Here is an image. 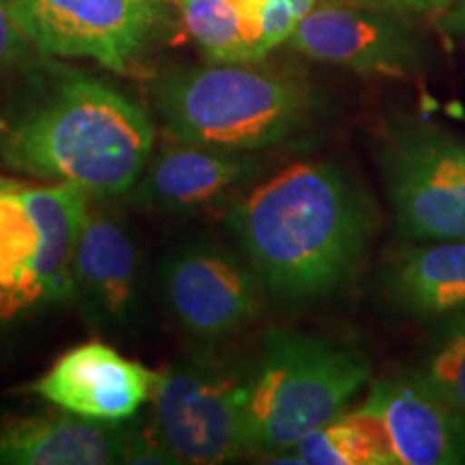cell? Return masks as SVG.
I'll use <instances>...</instances> for the list:
<instances>
[{
    "label": "cell",
    "mask_w": 465,
    "mask_h": 465,
    "mask_svg": "<svg viewBox=\"0 0 465 465\" xmlns=\"http://www.w3.org/2000/svg\"><path fill=\"white\" fill-rule=\"evenodd\" d=\"M89 196L74 183L22 188V199L39 231L35 274L42 302H69L78 295L74 263L80 231L89 216Z\"/></svg>",
    "instance_id": "15"
},
{
    "label": "cell",
    "mask_w": 465,
    "mask_h": 465,
    "mask_svg": "<svg viewBox=\"0 0 465 465\" xmlns=\"http://www.w3.org/2000/svg\"><path fill=\"white\" fill-rule=\"evenodd\" d=\"M399 3H405V5H414V7H424V9H444L446 3L449 0H399Z\"/></svg>",
    "instance_id": "23"
},
{
    "label": "cell",
    "mask_w": 465,
    "mask_h": 465,
    "mask_svg": "<svg viewBox=\"0 0 465 465\" xmlns=\"http://www.w3.org/2000/svg\"><path fill=\"white\" fill-rule=\"evenodd\" d=\"M392 304L407 315L440 322L465 308V240L414 242L386 267Z\"/></svg>",
    "instance_id": "14"
},
{
    "label": "cell",
    "mask_w": 465,
    "mask_h": 465,
    "mask_svg": "<svg viewBox=\"0 0 465 465\" xmlns=\"http://www.w3.org/2000/svg\"><path fill=\"white\" fill-rule=\"evenodd\" d=\"M160 373L104 342L69 349L31 386V392L86 420L119 424L158 391Z\"/></svg>",
    "instance_id": "9"
},
{
    "label": "cell",
    "mask_w": 465,
    "mask_h": 465,
    "mask_svg": "<svg viewBox=\"0 0 465 465\" xmlns=\"http://www.w3.org/2000/svg\"><path fill=\"white\" fill-rule=\"evenodd\" d=\"M42 54L93 58L127 74L153 28V0H3Z\"/></svg>",
    "instance_id": "7"
},
{
    "label": "cell",
    "mask_w": 465,
    "mask_h": 465,
    "mask_svg": "<svg viewBox=\"0 0 465 465\" xmlns=\"http://www.w3.org/2000/svg\"><path fill=\"white\" fill-rule=\"evenodd\" d=\"M162 289L173 317L201 339L235 332L259 311L257 278L218 248L174 252L162 270Z\"/></svg>",
    "instance_id": "8"
},
{
    "label": "cell",
    "mask_w": 465,
    "mask_h": 465,
    "mask_svg": "<svg viewBox=\"0 0 465 465\" xmlns=\"http://www.w3.org/2000/svg\"><path fill=\"white\" fill-rule=\"evenodd\" d=\"M289 42L308 58L360 74L407 78L424 63L420 44L399 22L373 11L336 5L312 9Z\"/></svg>",
    "instance_id": "11"
},
{
    "label": "cell",
    "mask_w": 465,
    "mask_h": 465,
    "mask_svg": "<svg viewBox=\"0 0 465 465\" xmlns=\"http://www.w3.org/2000/svg\"><path fill=\"white\" fill-rule=\"evenodd\" d=\"M369 377L371 364L358 349L298 330H267L246 373L248 452H287L341 416Z\"/></svg>",
    "instance_id": "3"
},
{
    "label": "cell",
    "mask_w": 465,
    "mask_h": 465,
    "mask_svg": "<svg viewBox=\"0 0 465 465\" xmlns=\"http://www.w3.org/2000/svg\"><path fill=\"white\" fill-rule=\"evenodd\" d=\"M250 168L252 162L240 151L182 143L149 162L134 196L144 205L196 207L235 188Z\"/></svg>",
    "instance_id": "13"
},
{
    "label": "cell",
    "mask_w": 465,
    "mask_h": 465,
    "mask_svg": "<svg viewBox=\"0 0 465 465\" xmlns=\"http://www.w3.org/2000/svg\"><path fill=\"white\" fill-rule=\"evenodd\" d=\"M377 162L394 224L410 242L465 240V147L438 125L383 130Z\"/></svg>",
    "instance_id": "5"
},
{
    "label": "cell",
    "mask_w": 465,
    "mask_h": 465,
    "mask_svg": "<svg viewBox=\"0 0 465 465\" xmlns=\"http://www.w3.org/2000/svg\"><path fill=\"white\" fill-rule=\"evenodd\" d=\"M138 259L127 232L113 220L86 216L75 248V289L97 317L110 322L130 312L136 295Z\"/></svg>",
    "instance_id": "16"
},
{
    "label": "cell",
    "mask_w": 465,
    "mask_h": 465,
    "mask_svg": "<svg viewBox=\"0 0 465 465\" xmlns=\"http://www.w3.org/2000/svg\"><path fill=\"white\" fill-rule=\"evenodd\" d=\"M373 216L345 168L298 162L248 192L229 218L259 281L281 298L306 300L356 274Z\"/></svg>",
    "instance_id": "1"
},
{
    "label": "cell",
    "mask_w": 465,
    "mask_h": 465,
    "mask_svg": "<svg viewBox=\"0 0 465 465\" xmlns=\"http://www.w3.org/2000/svg\"><path fill=\"white\" fill-rule=\"evenodd\" d=\"M416 371L465 418V308L435 322Z\"/></svg>",
    "instance_id": "19"
},
{
    "label": "cell",
    "mask_w": 465,
    "mask_h": 465,
    "mask_svg": "<svg viewBox=\"0 0 465 465\" xmlns=\"http://www.w3.org/2000/svg\"><path fill=\"white\" fill-rule=\"evenodd\" d=\"M155 106L174 141L243 153L274 147L304 130L312 95L289 75L250 63H216L164 75Z\"/></svg>",
    "instance_id": "4"
},
{
    "label": "cell",
    "mask_w": 465,
    "mask_h": 465,
    "mask_svg": "<svg viewBox=\"0 0 465 465\" xmlns=\"http://www.w3.org/2000/svg\"><path fill=\"white\" fill-rule=\"evenodd\" d=\"M25 42H26L25 33H22L20 26H17L15 17L11 15L7 5L0 0V72L14 61Z\"/></svg>",
    "instance_id": "21"
},
{
    "label": "cell",
    "mask_w": 465,
    "mask_h": 465,
    "mask_svg": "<svg viewBox=\"0 0 465 465\" xmlns=\"http://www.w3.org/2000/svg\"><path fill=\"white\" fill-rule=\"evenodd\" d=\"M127 433L114 424L72 411L7 414L0 418V463L108 465L125 463Z\"/></svg>",
    "instance_id": "12"
},
{
    "label": "cell",
    "mask_w": 465,
    "mask_h": 465,
    "mask_svg": "<svg viewBox=\"0 0 465 465\" xmlns=\"http://www.w3.org/2000/svg\"><path fill=\"white\" fill-rule=\"evenodd\" d=\"M151 149L147 113L110 84L78 74L61 75L0 136V155L9 166L102 199L136 185Z\"/></svg>",
    "instance_id": "2"
},
{
    "label": "cell",
    "mask_w": 465,
    "mask_h": 465,
    "mask_svg": "<svg viewBox=\"0 0 465 465\" xmlns=\"http://www.w3.org/2000/svg\"><path fill=\"white\" fill-rule=\"evenodd\" d=\"M3 182H5V179H3V177H0V183H3Z\"/></svg>",
    "instance_id": "25"
},
{
    "label": "cell",
    "mask_w": 465,
    "mask_h": 465,
    "mask_svg": "<svg viewBox=\"0 0 465 465\" xmlns=\"http://www.w3.org/2000/svg\"><path fill=\"white\" fill-rule=\"evenodd\" d=\"M444 28L465 39V0H449L444 7Z\"/></svg>",
    "instance_id": "22"
},
{
    "label": "cell",
    "mask_w": 465,
    "mask_h": 465,
    "mask_svg": "<svg viewBox=\"0 0 465 465\" xmlns=\"http://www.w3.org/2000/svg\"><path fill=\"white\" fill-rule=\"evenodd\" d=\"M362 410L381 424L394 465H465V418L416 369L375 381Z\"/></svg>",
    "instance_id": "10"
},
{
    "label": "cell",
    "mask_w": 465,
    "mask_h": 465,
    "mask_svg": "<svg viewBox=\"0 0 465 465\" xmlns=\"http://www.w3.org/2000/svg\"><path fill=\"white\" fill-rule=\"evenodd\" d=\"M153 427L174 463H226L248 455L246 375L194 358L160 373Z\"/></svg>",
    "instance_id": "6"
},
{
    "label": "cell",
    "mask_w": 465,
    "mask_h": 465,
    "mask_svg": "<svg viewBox=\"0 0 465 465\" xmlns=\"http://www.w3.org/2000/svg\"><path fill=\"white\" fill-rule=\"evenodd\" d=\"M185 28L213 63H252L229 0H177Z\"/></svg>",
    "instance_id": "20"
},
{
    "label": "cell",
    "mask_w": 465,
    "mask_h": 465,
    "mask_svg": "<svg viewBox=\"0 0 465 465\" xmlns=\"http://www.w3.org/2000/svg\"><path fill=\"white\" fill-rule=\"evenodd\" d=\"M281 463L304 465H394L386 433L369 411L336 416L282 452Z\"/></svg>",
    "instance_id": "18"
},
{
    "label": "cell",
    "mask_w": 465,
    "mask_h": 465,
    "mask_svg": "<svg viewBox=\"0 0 465 465\" xmlns=\"http://www.w3.org/2000/svg\"><path fill=\"white\" fill-rule=\"evenodd\" d=\"M153 3H166V0H153Z\"/></svg>",
    "instance_id": "24"
},
{
    "label": "cell",
    "mask_w": 465,
    "mask_h": 465,
    "mask_svg": "<svg viewBox=\"0 0 465 465\" xmlns=\"http://www.w3.org/2000/svg\"><path fill=\"white\" fill-rule=\"evenodd\" d=\"M22 188L11 179L0 183V317L42 302L35 274L39 231L22 199Z\"/></svg>",
    "instance_id": "17"
}]
</instances>
